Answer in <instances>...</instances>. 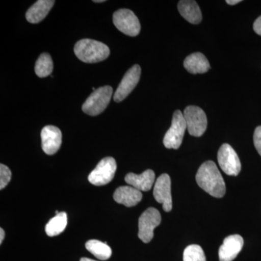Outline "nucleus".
<instances>
[{"label": "nucleus", "mask_w": 261, "mask_h": 261, "mask_svg": "<svg viewBox=\"0 0 261 261\" xmlns=\"http://www.w3.org/2000/svg\"><path fill=\"white\" fill-rule=\"evenodd\" d=\"M196 181L204 191L216 198H221L226 194L224 178L213 161H206L201 165L196 175Z\"/></svg>", "instance_id": "f257e3e1"}, {"label": "nucleus", "mask_w": 261, "mask_h": 261, "mask_svg": "<svg viewBox=\"0 0 261 261\" xmlns=\"http://www.w3.org/2000/svg\"><path fill=\"white\" fill-rule=\"evenodd\" d=\"M74 53L84 63H96L107 59L110 56V49L102 42L84 39L75 44Z\"/></svg>", "instance_id": "f03ea898"}, {"label": "nucleus", "mask_w": 261, "mask_h": 261, "mask_svg": "<svg viewBox=\"0 0 261 261\" xmlns=\"http://www.w3.org/2000/svg\"><path fill=\"white\" fill-rule=\"evenodd\" d=\"M113 96L111 86H105L94 90L82 106V111L89 116H95L102 113L108 107Z\"/></svg>", "instance_id": "7ed1b4c3"}, {"label": "nucleus", "mask_w": 261, "mask_h": 261, "mask_svg": "<svg viewBox=\"0 0 261 261\" xmlns=\"http://www.w3.org/2000/svg\"><path fill=\"white\" fill-rule=\"evenodd\" d=\"M186 129V121L183 113L180 111H175L171 126L163 139V145L168 149H178L181 145Z\"/></svg>", "instance_id": "20e7f679"}, {"label": "nucleus", "mask_w": 261, "mask_h": 261, "mask_svg": "<svg viewBox=\"0 0 261 261\" xmlns=\"http://www.w3.org/2000/svg\"><path fill=\"white\" fill-rule=\"evenodd\" d=\"M187 129L193 137H201L207 126V116L203 110L197 106H188L184 111Z\"/></svg>", "instance_id": "39448f33"}, {"label": "nucleus", "mask_w": 261, "mask_h": 261, "mask_svg": "<svg viewBox=\"0 0 261 261\" xmlns=\"http://www.w3.org/2000/svg\"><path fill=\"white\" fill-rule=\"evenodd\" d=\"M161 216L154 207H149L139 219V238L143 243H149L154 237V229L161 224Z\"/></svg>", "instance_id": "423d86ee"}, {"label": "nucleus", "mask_w": 261, "mask_h": 261, "mask_svg": "<svg viewBox=\"0 0 261 261\" xmlns=\"http://www.w3.org/2000/svg\"><path fill=\"white\" fill-rule=\"evenodd\" d=\"M113 23L117 29L130 37H136L140 34V20L132 10L120 9L115 12L113 16Z\"/></svg>", "instance_id": "0eeeda50"}, {"label": "nucleus", "mask_w": 261, "mask_h": 261, "mask_svg": "<svg viewBox=\"0 0 261 261\" xmlns=\"http://www.w3.org/2000/svg\"><path fill=\"white\" fill-rule=\"evenodd\" d=\"M116 169V160L111 157L105 158L89 175V181L95 186L107 185L114 178Z\"/></svg>", "instance_id": "6e6552de"}, {"label": "nucleus", "mask_w": 261, "mask_h": 261, "mask_svg": "<svg viewBox=\"0 0 261 261\" xmlns=\"http://www.w3.org/2000/svg\"><path fill=\"white\" fill-rule=\"evenodd\" d=\"M218 161L222 171L228 176H238L241 171V163L238 154L228 144H224L220 147Z\"/></svg>", "instance_id": "1a4fd4ad"}, {"label": "nucleus", "mask_w": 261, "mask_h": 261, "mask_svg": "<svg viewBox=\"0 0 261 261\" xmlns=\"http://www.w3.org/2000/svg\"><path fill=\"white\" fill-rule=\"evenodd\" d=\"M153 195L159 203L163 204V210L170 212L172 210V196H171V178L167 173H163L156 180L154 184Z\"/></svg>", "instance_id": "9d476101"}, {"label": "nucleus", "mask_w": 261, "mask_h": 261, "mask_svg": "<svg viewBox=\"0 0 261 261\" xmlns=\"http://www.w3.org/2000/svg\"><path fill=\"white\" fill-rule=\"evenodd\" d=\"M140 75L141 68L139 65H134L126 72L115 92L114 97H113L115 102H121L128 97V94L133 91L138 84Z\"/></svg>", "instance_id": "9b49d317"}, {"label": "nucleus", "mask_w": 261, "mask_h": 261, "mask_svg": "<svg viewBox=\"0 0 261 261\" xmlns=\"http://www.w3.org/2000/svg\"><path fill=\"white\" fill-rule=\"evenodd\" d=\"M42 147L46 154L51 155L56 154L62 144L61 130L58 127L47 126L41 132Z\"/></svg>", "instance_id": "f8f14e48"}, {"label": "nucleus", "mask_w": 261, "mask_h": 261, "mask_svg": "<svg viewBox=\"0 0 261 261\" xmlns=\"http://www.w3.org/2000/svg\"><path fill=\"white\" fill-rule=\"evenodd\" d=\"M243 238L240 235H230L225 238L224 243L219 248V260L232 261L234 260L243 249Z\"/></svg>", "instance_id": "ddd939ff"}, {"label": "nucleus", "mask_w": 261, "mask_h": 261, "mask_svg": "<svg viewBox=\"0 0 261 261\" xmlns=\"http://www.w3.org/2000/svg\"><path fill=\"white\" fill-rule=\"evenodd\" d=\"M142 197V192L132 186L118 187L113 194V199L116 202L128 207L137 205Z\"/></svg>", "instance_id": "4468645a"}, {"label": "nucleus", "mask_w": 261, "mask_h": 261, "mask_svg": "<svg viewBox=\"0 0 261 261\" xmlns=\"http://www.w3.org/2000/svg\"><path fill=\"white\" fill-rule=\"evenodd\" d=\"M155 174L152 170H146L141 174L129 173L125 177V181L140 191L147 192L153 185Z\"/></svg>", "instance_id": "2eb2a0df"}, {"label": "nucleus", "mask_w": 261, "mask_h": 261, "mask_svg": "<svg viewBox=\"0 0 261 261\" xmlns=\"http://www.w3.org/2000/svg\"><path fill=\"white\" fill-rule=\"evenodd\" d=\"M55 3L54 0H39L27 12V20L31 23L42 21L49 13Z\"/></svg>", "instance_id": "dca6fc26"}, {"label": "nucleus", "mask_w": 261, "mask_h": 261, "mask_svg": "<svg viewBox=\"0 0 261 261\" xmlns=\"http://www.w3.org/2000/svg\"><path fill=\"white\" fill-rule=\"evenodd\" d=\"M184 66L187 71L192 74L205 73L211 68L210 63L207 58L200 53H192L187 56L184 61Z\"/></svg>", "instance_id": "f3484780"}, {"label": "nucleus", "mask_w": 261, "mask_h": 261, "mask_svg": "<svg viewBox=\"0 0 261 261\" xmlns=\"http://www.w3.org/2000/svg\"><path fill=\"white\" fill-rule=\"evenodd\" d=\"M178 10L181 16L190 23L198 24L202 21L200 7L195 1L181 0L178 3Z\"/></svg>", "instance_id": "a211bd4d"}, {"label": "nucleus", "mask_w": 261, "mask_h": 261, "mask_svg": "<svg viewBox=\"0 0 261 261\" xmlns=\"http://www.w3.org/2000/svg\"><path fill=\"white\" fill-rule=\"evenodd\" d=\"M86 248L99 260H106L112 255V250L106 243L97 240H91L87 242Z\"/></svg>", "instance_id": "6ab92c4d"}, {"label": "nucleus", "mask_w": 261, "mask_h": 261, "mask_svg": "<svg viewBox=\"0 0 261 261\" xmlns=\"http://www.w3.org/2000/svg\"><path fill=\"white\" fill-rule=\"evenodd\" d=\"M68 224L66 213L61 212L47 223L45 226L46 233L49 237H55L63 232Z\"/></svg>", "instance_id": "aec40b11"}, {"label": "nucleus", "mask_w": 261, "mask_h": 261, "mask_svg": "<svg viewBox=\"0 0 261 261\" xmlns=\"http://www.w3.org/2000/svg\"><path fill=\"white\" fill-rule=\"evenodd\" d=\"M53 70V62L50 55L43 53L38 58L35 65V73L39 78H44L51 75Z\"/></svg>", "instance_id": "412c9836"}, {"label": "nucleus", "mask_w": 261, "mask_h": 261, "mask_svg": "<svg viewBox=\"0 0 261 261\" xmlns=\"http://www.w3.org/2000/svg\"><path fill=\"white\" fill-rule=\"evenodd\" d=\"M183 260L206 261L205 252L200 245H189L184 251Z\"/></svg>", "instance_id": "4be33fe9"}, {"label": "nucleus", "mask_w": 261, "mask_h": 261, "mask_svg": "<svg viewBox=\"0 0 261 261\" xmlns=\"http://www.w3.org/2000/svg\"><path fill=\"white\" fill-rule=\"evenodd\" d=\"M11 171L5 165H0V190L6 187L11 180Z\"/></svg>", "instance_id": "5701e85b"}, {"label": "nucleus", "mask_w": 261, "mask_h": 261, "mask_svg": "<svg viewBox=\"0 0 261 261\" xmlns=\"http://www.w3.org/2000/svg\"><path fill=\"white\" fill-rule=\"evenodd\" d=\"M253 140L255 148L261 156V126H257L255 128V132H254Z\"/></svg>", "instance_id": "b1692460"}, {"label": "nucleus", "mask_w": 261, "mask_h": 261, "mask_svg": "<svg viewBox=\"0 0 261 261\" xmlns=\"http://www.w3.org/2000/svg\"><path fill=\"white\" fill-rule=\"evenodd\" d=\"M253 29L255 32L261 36V16L256 19L253 24Z\"/></svg>", "instance_id": "393cba45"}, {"label": "nucleus", "mask_w": 261, "mask_h": 261, "mask_svg": "<svg viewBox=\"0 0 261 261\" xmlns=\"http://www.w3.org/2000/svg\"><path fill=\"white\" fill-rule=\"evenodd\" d=\"M5 236V233L3 228H0V244L3 243V240H4Z\"/></svg>", "instance_id": "a878e982"}, {"label": "nucleus", "mask_w": 261, "mask_h": 261, "mask_svg": "<svg viewBox=\"0 0 261 261\" xmlns=\"http://www.w3.org/2000/svg\"><path fill=\"white\" fill-rule=\"evenodd\" d=\"M226 3L230 5H234L241 3V0H227V1H226Z\"/></svg>", "instance_id": "bb28decb"}, {"label": "nucleus", "mask_w": 261, "mask_h": 261, "mask_svg": "<svg viewBox=\"0 0 261 261\" xmlns=\"http://www.w3.org/2000/svg\"><path fill=\"white\" fill-rule=\"evenodd\" d=\"M80 261H97L92 260V259L90 258H87V257H82V258H81Z\"/></svg>", "instance_id": "cd10ccee"}, {"label": "nucleus", "mask_w": 261, "mask_h": 261, "mask_svg": "<svg viewBox=\"0 0 261 261\" xmlns=\"http://www.w3.org/2000/svg\"><path fill=\"white\" fill-rule=\"evenodd\" d=\"M104 0H99V1H98V0H94V3H104Z\"/></svg>", "instance_id": "c85d7f7f"}]
</instances>
